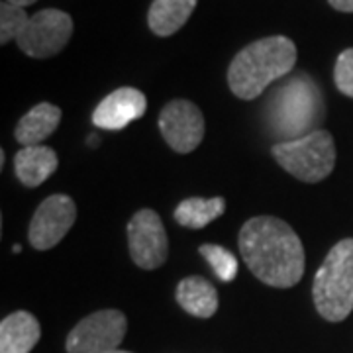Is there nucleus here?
Masks as SVG:
<instances>
[{"label": "nucleus", "mask_w": 353, "mask_h": 353, "mask_svg": "<svg viewBox=\"0 0 353 353\" xmlns=\"http://www.w3.org/2000/svg\"><path fill=\"white\" fill-rule=\"evenodd\" d=\"M240 253L248 269L263 285L290 289L304 275V245L281 218L255 216L240 230Z\"/></svg>", "instance_id": "nucleus-1"}, {"label": "nucleus", "mask_w": 353, "mask_h": 353, "mask_svg": "<svg viewBox=\"0 0 353 353\" xmlns=\"http://www.w3.org/2000/svg\"><path fill=\"white\" fill-rule=\"evenodd\" d=\"M41 338L36 316L18 310L0 322V353H30Z\"/></svg>", "instance_id": "nucleus-13"}, {"label": "nucleus", "mask_w": 353, "mask_h": 353, "mask_svg": "<svg viewBox=\"0 0 353 353\" xmlns=\"http://www.w3.org/2000/svg\"><path fill=\"white\" fill-rule=\"evenodd\" d=\"M273 157L289 175L303 183H320L328 179L336 165V143L326 130H316L303 138L279 141Z\"/></svg>", "instance_id": "nucleus-5"}, {"label": "nucleus", "mask_w": 353, "mask_h": 353, "mask_svg": "<svg viewBox=\"0 0 353 353\" xmlns=\"http://www.w3.org/2000/svg\"><path fill=\"white\" fill-rule=\"evenodd\" d=\"M112 353H130V352H120V350H116V352H112Z\"/></svg>", "instance_id": "nucleus-25"}, {"label": "nucleus", "mask_w": 353, "mask_h": 353, "mask_svg": "<svg viewBox=\"0 0 353 353\" xmlns=\"http://www.w3.org/2000/svg\"><path fill=\"white\" fill-rule=\"evenodd\" d=\"M4 163H6V155L4 152H0V167H4Z\"/></svg>", "instance_id": "nucleus-23"}, {"label": "nucleus", "mask_w": 353, "mask_h": 353, "mask_svg": "<svg viewBox=\"0 0 353 353\" xmlns=\"http://www.w3.org/2000/svg\"><path fill=\"white\" fill-rule=\"evenodd\" d=\"M59 122H61V108L50 102H39L20 118L14 130V138L18 143H22V148L41 145V141L50 138L57 130Z\"/></svg>", "instance_id": "nucleus-14"}, {"label": "nucleus", "mask_w": 353, "mask_h": 353, "mask_svg": "<svg viewBox=\"0 0 353 353\" xmlns=\"http://www.w3.org/2000/svg\"><path fill=\"white\" fill-rule=\"evenodd\" d=\"M128 248L130 257L139 269L155 271L167 259V232L159 214L152 208H143L128 222Z\"/></svg>", "instance_id": "nucleus-8"}, {"label": "nucleus", "mask_w": 353, "mask_h": 353, "mask_svg": "<svg viewBox=\"0 0 353 353\" xmlns=\"http://www.w3.org/2000/svg\"><path fill=\"white\" fill-rule=\"evenodd\" d=\"M20 250H22V248H20L18 243H16V245H14V248H12V252H14V253H20Z\"/></svg>", "instance_id": "nucleus-24"}, {"label": "nucleus", "mask_w": 353, "mask_h": 353, "mask_svg": "<svg viewBox=\"0 0 353 353\" xmlns=\"http://www.w3.org/2000/svg\"><path fill=\"white\" fill-rule=\"evenodd\" d=\"M73 36L71 16L57 8H46L30 16L22 34L16 38L18 48L34 59H48L65 50Z\"/></svg>", "instance_id": "nucleus-6"}, {"label": "nucleus", "mask_w": 353, "mask_h": 353, "mask_svg": "<svg viewBox=\"0 0 353 353\" xmlns=\"http://www.w3.org/2000/svg\"><path fill=\"white\" fill-rule=\"evenodd\" d=\"M77 220L75 201L67 194H51L41 202L28 228L30 245L38 252L55 248Z\"/></svg>", "instance_id": "nucleus-9"}, {"label": "nucleus", "mask_w": 353, "mask_h": 353, "mask_svg": "<svg viewBox=\"0 0 353 353\" xmlns=\"http://www.w3.org/2000/svg\"><path fill=\"white\" fill-rule=\"evenodd\" d=\"M176 303L187 314L210 318L218 310V292L210 281L199 275H190L176 285Z\"/></svg>", "instance_id": "nucleus-15"}, {"label": "nucleus", "mask_w": 353, "mask_h": 353, "mask_svg": "<svg viewBox=\"0 0 353 353\" xmlns=\"http://www.w3.org/2000/svg\"><path fill=\"white\" fill-rule=\"evenodd\" d=\"M6 2L16 4V6H20V8H26V6H32V4H36L38 0H6Z\"/></svg>", "instance_id": "nucleus-22"}, {"label": "nucleus", "mask_w": 353, "mask_h": 353, "mask_svg": "<svg viewBox=\"0 0 353 353\" xmlns=\"http://www.w3.org/2000/svg\"><path fill=\"white\" fill-rule=\"evenodd\" d=\"M57 153L48 145H28L14 155L16 176L28 189H36L43 185L57 171Z\"/></svg>", "instance_id": "nucleus-12"}, {"label": "nucleus", "mask_w": 353, "mask_h": 353, "mask_svg": "<svg viewBox=\"0 0 353 353\" xmlns=\"http://www.w3.org/2000/svg\"><path fill=\"white\" fill-rule=\"evenodd\" d=\"M199 253L210 263L216 277L220 279V281L230 283V281H234V279L238 277V271H240L238 257L230 250L222 248V245H216V243H202L201 248H199Z\"/></svg>", "instance_id": "nucleus-18"}, {"label": "nucleus", "mask_w": 353, "mask_h": 353, "mask_svg": "<svg viewBox=\"0 0 353 353\" xmlns=\"http://www.w3.org/2000/svg\"><path fill=\"white\" fill-rule=\"evenodd\" d=\"M312 299L318 314L341 322L353 310V238L338 241L316 271Z\"/></svg>", "instance_id": "nucleus-4"}, {"label": "nucleus", "mask_w": 353, "mask_h": 353, "mask_svg": "<svg viewBox=\"0 0 353 353\" xmlns=\"http://www.w3.org/2000/svg\"><path fill=\"white\" fill-rule=\"evenodd\" d=\"M145 110H148V99L141 90L134 87L116 88L94 108L92 124L110 132L124 130L128 124L141 118Z\"/></svg>", "instance_id": "nucleus-11"}, {"label": "nucleus", "mask_w": 353, "mask_h": 353, "mask_svg": "<svg viewBox=\"0 0 353 353\" xmlns=\"http://www.w3.org/2000/svg\"><path fill=\"white\" fill-rule=\"evenodd\" d=\"M271 124L277 128V134L283 141L303 138L312 134L324 120V102L322 94L310 77H296L292 83H287L271 97Z\"/></svg>", "instance_id": "nucleus-3"}, {"label": "nucleus", "mask_w": 353, "mask_h": 353, "mask_svg": "<svg viewBox=\"0 0 353 353\" xmlns=\"http://www.w3.org/2000/svg\"><path fill=\"white\" fill-rule=\"evenodd\" d=\"M296 63V46L287 36L257 39L232 59L228 69L230 90L241 101H253L281 77L289 75Z\"/></svg>", "instance_id": "nucleus-2"}, {"label": "nucleus", "mask_w": 353, "mask_h": 353, "mask_svg": "<svg viewBox=\"0 0 353 353\" xmlns=\"http://www.w3.org/2000/svg\"><path fill=\"white\" fill-rule=\"evenodd\" d=\"M334 83L341 94L353 99V48L343 50L334 65Z\"/></svg>", "instance_id": "nucleus-20"}, {"label": "nucleus", "mask_w": 353, "mask_h": 353, "mask_svg": "<svg viewBox=\"0 0 353 353\" xmlns=\"http://www.w3.org/2000/svg\"><path fill=\"white\" fill-rule=\"evenodd\" d=\"M128 330L120 310H99L83 318L67 336V353H112L122 343Z\"/></svg>", "instance_id": "nucleus-7"}, {"label": "nucleus", "mask_w": 353, "mask_h": 353, "mask_svg": "<svg viewBox=\"0 0 353 353\" xmlns=\"http://www.w3.org/2000/svg\"><path fill=\"white\" fill-rule=\"evenodd\" d=\"M159 132L176 153L194 152L204 138V116L194 102L176 99L159 114Z\"/></svg>", "instance_id": "nucleus-10"}, {"label": "nucleus", "mask_w": 353, "mask_h": 353, "mask_svg": "<svg viewBox=\"0 0 353 353\" xmlns=\"http://www.w3.org/2000/svg\"><path fill=\"white\" fill-rule=\"evenodd\" d=\"M328 2L338 12H353V0H328Z\"/></svg>", "instance_id": "nucleus-21"}, {"label": "nucleus", "mask_w": 353, "mask_h": 353, "mask_svg": "<svg viewBox=\"0 0 353 353\" xmlns=\"http://www.w3.org/2000/svg\"><path fill=\"white\" fill-rule=\"evenodd\" d=\"M30 16L26 14V8H20L16 4H10L2 0L0 4V43L6 46L8 41H16L22 34L24 26L28 24Z\"/></svg>", "instance_id": "nucleus-19"}, {"label": "nucleus", "mask_w": 353, "mask_h": 353, "mask_svg": "<svg viewBox=\"0 0 353 353\" xmlns=\"http://www.w3.org/2000/svg\"><path fill=\"white\" fill-rule=\"evenodd\" d=\"M199 0H153L148 12V26L155 36L169 38L187 24Z\"/></svg>", "instance_id": "nucleus-16"}, {"label": "nucleus", "mask_w": 353, "mask_h": 353, "mask_svg": "<svg viewBox=\"0 0 353 353\" xmlns=\"http://www.w3.org/2000/svg\"><path fill=\"white\" fill-rule=\"evenodd\" d=\"M226 210V201L222 196H212V199H185L179 202L175 208V222L189 230H201L206 228L216 218L224 214Z\"/></svg>", "instance_id": "nucleus-17"}]
</instances>
